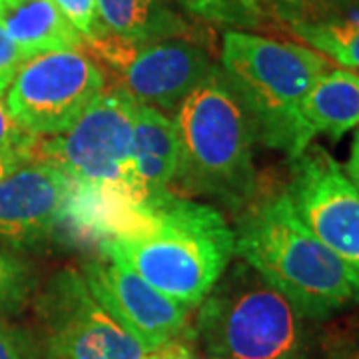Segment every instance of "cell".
I'll use <instances>...</instances> for the list:
<instances>
[{"mask_svg": "<svg viewBox=\"0 0 359 359\" xmlns=\"http://www.w3.org/2000/svg\"><path fill=\"white\" fill-rule=\"evenodd\" d=\"M102 242L104 257L136 271L158 292L198 308L230 268L233 230L218 208L164 192L136 205Z\"/></svg>", "mask_w": 359, "mask_h": 359, "instance_id": "6da1fadb", "label": "cell"}, {"mask_svg": "<svg viewBox=\"0 0 359 359\" xmlns=\"http://www.w3.org/2000/svg\"><path fill=\"white\" fill-rule=\"evenodd\" d=\"M236 254L309 320L359 304V273L323 245L295 214L287 194L254 200L238 212Z\"/></svg>", "mask_w": 359, "mask_h": 359, "instance_id": "7a4b0ae2", "label": "cell"}, {"mask_svg": "<svg viewBox=\"0 0 359 359\" xmlns=\"http://www.w3.org/2000/svg\"><path fill=\"white\" fill-rule=\"evenodd\" d=\"M174 124L180 144L174 178L178 186L236 214L256 200V132L222 68L180 104Z\"/></svg>", "mask_w": 359, "mask_h": 359, "instance_id": "3957f363", "label": "cell"}, {"mask_svg": "<svg viewBox=\"0 0 359 359\" xmlns=\"http://www.w3.org/2000/svg\"><path fill=\"white\" fill-rule=\"evenodd\" d=\"M330 70L320 52L245 32H226L222 74L240 98L256 140L297 158L313 136L302 118V104Z\"/></svg>", "mask_w": 359, "mask_h": 359, "instance_id": "277c9868", "label": "cell"}, {"mask_svg": "<svg viewBox=\"0 0 359 359\" xmlns=\"http://www.w3.org/2000/svg\"><path fill=\"white\" fill-rule=\"evenodd\" d=\"M304 320L285 295L240 262L198 306L196 335L210 358L306 359Z\"/></svg>", "mask_w": 359, "mask_h": 359, "instance_id": "5b68a950", "label": "cell"}, {"mask_svg": "<svg viewBox=\"0 0 359 359\" xmlns=\"http://www.w3.org/2000/svg\"><path fill=\"white\" fill-rule=\"evenodd\" d=\"M138 100L122 86L106 90L72 128L40 146L42 162L60 168L80 188H88L130 210L144 202L132 166V132Z\"/></svg>", "mask_w": 359, "mask_h": 359, "instance_id": "8992f818", "label": "cell"}, {"mask_svg": "<svg viewBox=\"0 0 359 359\" xmlns=\"http://www.w3.org/2000/svg\"><path fill=\"white\" fill-rule=\"evenodd\" d=\"M106 88L102 68L80 50L26 60L6 92V108L26 134L58 136L74 126Z\"/></svg>", "mask_w": 359, "mask_h": 359, "instance_id": "52a82bcc", "label": "cell"}, {"mask_svg": "<svg viewBox=\"0 0 359 359\" xmlns=\"http://www.w3.org/2000/svg\"><path fill=\"white\" fill-rule=\"evenodd\" d=\"M42 349L48 359H144V347L126 334L88 290L82 271H56L36 299Z\"/></svg>", "mask_w": 359, "mask_h": 359, "instance_id": "ba28073f", "label": "cell"}, {"mask_svg": "<svg viewBox=\"0 0 359 359\" xmlns=\"http://www.w3.org/2000/svg\"><path fill=\"white\" fill-rule=\"evenodd\" d=\"M285 194L306 228L359 273V190L334 156L309 144L292 160Z\"/></svg>", "mask_w": 359, "mask_h": 359, "instance_id": "9c48e42d", "label": "cell"}, {"mask_svg": "<svg viewBox=\"0 0 359 359\" xmlns=\"http://www.w3.org/2000/svg\"><path fill=\"white\" fill-rule=\"evenodd\" d=\"M90 44L106 62L118 68L122 88L138 102L158 110H178L180 104L218 68L204 48L180 39L130 44L102 36Z\"/></svg>", "mask_w": 359, "mask_h": 359, "instance_id": "30bf717a", "label": "cell"}, {"mask_svg": "<svg viewBox=\"0 0 359 359\" xmlns=\"http://www.w3.org/2000/svg\"><path fill=\"white\" fill-rule=\"evenodd\" d=\"M80 271L96 302L146 353L186 332L190 308L158 292L126 266L104 257L86 262Z\"/></svg>", "mask_w": 359, "mask_h": 359, "instance_id": "8fae6325", "label": "cell"}, {"mask_svg": "<svg viewBox=\"0 0 359 359\" xmlns=\"http://www.w3.org/2000/svg\"><path fill=\"white\" fill-rule=\"evenodd\" d=\"M74 182L48 162H30L0 180V238L34 242L65 219Z\"/></svg>", "mask_w": 359, "mask_h": 359, "instance_id": "7c38bea8", "label": "cell"}, {"mask_svg": "<svg viewBox=\"0 0 359 359\" xmlns=\"http://www.w3.org/2000/svg\"><path fill=\"white\" fill-rule=\"evenodd\" d=\"M178 130L174 120L154 106L138 104L132 132V166L144 202L168 192L178 172Z\"/></svg>", "mask_w": 359, "mask_h": 359, "instance_id": "4fadbf2b", "label": "cell"}, {"mask_svg": "<svg viewBox=\"0 0 359 359\" xmlns=\"http://www.w3.org/2000/svg\"><path fill=\"white\" fill-rule=\"evenodd\" d=\"M0 26L25 60L46 52L80 50L84 42L54 0H0Z\"/></svg>", "mask_w": 359, "mask_h": 359, "instance_id": "5bb4252c", "label": "cell"}, {"mask_svg": "<svg viewBox=\"0 0 359 359\" xmlns=\"http://www.w3.org/2000/svg\"><path fill=\"white\" fill-rule=\"evenodd\" d=\"M302 118L313 138L339 140L359 128V74L346 68L321 74L304 98Z\"/></svg>", "mask_w": 359, "mask_h": 359, "instance_id": "9a60e30c", "label": "cell"}, {"mask_svg": "<svg viewBox=\"0 0 359 359\" xmlns=\"http://www.w3.org/2000/svg\"><path fill=\"white\" fill-rule=\"evenodd\" d=\"M106 34L130 44L180 39L188 26L162 0H96Z\"/></svg>", "mask_w": 359, "mask_h": 359, "instance_id": "2e32d148", "label": "cell"}, {"mask_svg": "<svg viewBox=\"0 0 359 359\" xmlns=\"http://www.w3.org/2000/svg\"><path fill=\"white\" fill-rule=\"evenodd\" d=\"M294 32L337 65L359 70V18L294 22Z\"/></svg>", "mask_w": 359, "mask_h": 359, "instance_id": "e0dca14e", "label": "cell"}, {"mask_svg": "<svg viewBox=\"0 0 359 359\" xmlns=\"http://www.w3.org/2000/svg\"><path fill=\"white\" fill-rule=\"evenodd\" d=\"M36 287L34 268L25 257L0 248V313L8 316L25 308Z\"/></svg>", "mask_w": 359, "mask_h": 359, "instance_id": "ac0fdd59", "label": "cell"}, {"mask_svg": "<svg viewBox=\"0 0 359 359\" xmlns=\"http://www.w3.org/2000/svg\"><path fill=\"white\" fill-rule=\"evenodd\" d=\"M60 14L66 18V22L76 30L82 40H94L106 36L96 0H54Z\"/></svg>", "mask_w": 359, "mask_h": 359, "instance_id": "d6986e66", "label": "cell"}, {"mask_svg": "<svg viewBox=\"0 0 359 359\" xmlns=\"http://www.w3.org/2000/svg\"><path fill=\"white\" fill-rule=\"evenodd\" d=\"M0 359H48L40 339L13 323L0 321Z\"/></svg>", "mask_w": 359, "mask_h": 359, "instance_id": "ffe728a7", "label": "cell"}, {"mask_svg": "<svg viewBox=\"0 0 359 359\" xmlns=\"http://www.w3.org/2000/svg\"><path fill=\"white\" fill-rule=\"evenodd\" d=\"M25 56L14 44V40L0 26V98L8 92L20 66L25 65Z\"/></svg>", "mask_w": 359, "mask_h": 359, "instance_id": "44dd1931", "label": "cell"}, {"mask_svg": "<svg viewBox=\"0 0 359 359\" xmlns=\"http://www.w3.org/2000/svg\"><path fill=\"white\" fill-rule=\"evenodd\" d=\"M34 136L26 134L13 120L6 104L0 98V150L4 148H32L34 146Z\"/></svg>", "mask_w": 359, "mask_h": 359, "instance_id": "7402d4cb", "label": "cell"}, {"mask_svg": "<svg viewBox=\"0 0 359 359\" xmlns=\"http://www.w3.org/2000/svg\"><path fill=\"white\" fill-rule=\"evenodd\" d=\"M34 154H36V146H32V148H4V150H0V180L16 172L18 168L30 164Z\"/></svg>", "mask_w": 359, "mask_h": 359, "instance_id": "603a6c76", "label": "cell"}, {"mask_svg": "<svg viewBox=\"0 0 359 359\" xmlns=\"http://www.w3.org/2000/svg\"><path fill=\"white\" fill-rule=\"evenodd\" d=\"M346 174L347 178L351 180L355 184V188L359 190V132L353 138V144H351V152H349V160L346 164Z\"/></svg>", "mask_w": 359, "mask_h": 359, "instance_id": "cb8c5ba5", "label": "cell"}, {"mask_svg": "<svg viewBox=\"0 0 359 359\" xmlns=\"http://www.w3.org/2000/svg\"><path fill=\"white\" fill-rule=\"evenodd\" d=\"M346 359H359V358H346Z\"/></svg>", "mask_w": 359, "mask_h": 359, "instance_id": "d4e9b609", "label": "cell"}, {"mask_svg": "<svg viewBox=\"0 0 359 359\" xmlns=\"http://www.w3.org/2000/svg\"><path fill=\"white\" fill-rule=\"evenodd\" d=\"M210 359H218V358H210Z\"/></svg>", "mask_w": 359, "mask_h": 359, "instance_id": "484cf974", "label": "cell"}]
</instances>
